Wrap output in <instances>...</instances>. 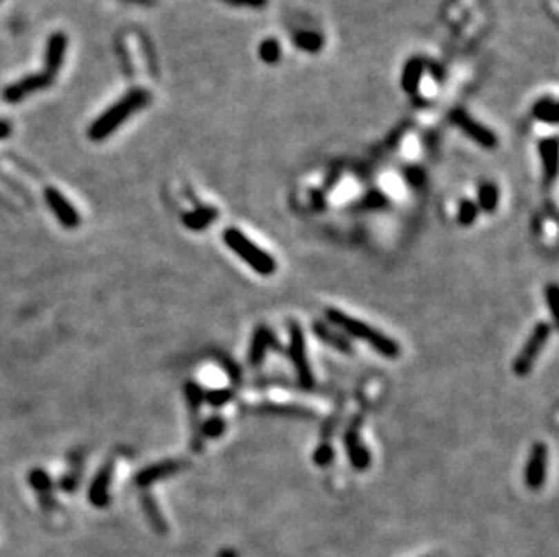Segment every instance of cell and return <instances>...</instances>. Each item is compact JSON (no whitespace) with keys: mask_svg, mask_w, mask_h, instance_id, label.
<instances>
[{"mask_svg":"<svg viewBox=\"0 0 559 557\" xmlns=\"http://www.w3.org/2000/svg\"><path fill=\"white\" fill-rule=\"evenodd\" d=\"M324 315L328 324H331L333 328H339L340 331H344L346 335L357 338L360 342L368 344L369 348L375 349L380 357L391 358V360L400 357V346L391 337L384 335L380 329L373 328L368 322L355 319V317L344 313L342 310H337V308H328Z\"/></svg>","mask_w":559,"mask_h":557,"instance_id":"1","label":"cell"},{"mask_svg":"<svg viewBox=\"0 0 559 557\" xmlns=\"http://www.w3.org/2000/svg\"><path fill=\"white\" fill-rule=\"evenodd\" d=\"M148 101H150V95L145 89H134V91H130L125 98L116 101L110 109H107L100 118L96 119L95 124L91 125V129H89V138L92 141H100V139L107 138L110 133H115L125 119L133 116L136 110L144 109Z\"/></svg>","mask_w":559,"mask_h":557,"instance_id":"2","label":"cell"},{"mask_svg":"<svg viewBox=\"0 0 559 557\" xmlns=\"http://www.w3.org/2000/svg\"><path fill=\"white\" fill-rule=\"evenodd\" d=\"M223 241H225L226 246L232 250V252L237 255V257L243 259L253 272L259 273L263 277H270L275 273L277 270V262L275 259L266 253L261 246H257L255 243H252L246 235H244L241 230L237 228H226L223 232Z\"/></svg>","mask_w":559,"mask_h":557,"instance_id":"3","label":"cell"},{"mask_svg":"<svg viewBox=\"0 0 559 557\" xmlns=\"http://www.w3.org/2000/svg\"><path fill=\"white\" fill-rule=\"evenodd\" d=\"M550 335H552V324H549V322H538L536 324L532 333L527 338V342L523 344L520 355L512 362V373L514 375L527 376L532 371L536 360L540 357L541 349L549 342Z\"/></svg>","mask_w":559,"mask_h":557,"instance_id":"4","label":"cell"},{"mask_svg":"<svg viewBox=\"0 0 559 557\" xmlns=\"http://www.w3.org/2000/svg\"><path fill=\"white\" fill-rule=\"evenodd\" d=\"M288 355L295 369L297 380L302 389H313L315 386V376L311 371L310 362H308L306 355V338H304V331H302L301 324L292 322L290 324V348H288Z\"/></svg>","mask_w":559,"mask_h":557,"instance_id":"5","label":"cell"},{"mask_svg":"<svg viewBox=\"0 0 559 557\" xmlns=\"http://www.w3.org/2000/svg\"><path fill=\"white\" fill-rule=\"evenodd\" d=\"M547 465H549V447H547V443L536 442L529 453V460L525 465L527 489L540 491L547 480Z\"/></svg>","mask_w":559,"mask_h":557,"instance_id":"6","label":"cell"},{"mask_svg":"<svg viewBox=\"0 0 559 557\" xmlns=\"http://www.w3.org/2000/svg\"><path fill=\"white\" fill-rule=\"evenodd\" d=\"M344 445L348 460L355 471H366L371 465V453L364 445L360 436V418H355L344 433Z\"/></svg>","mask_w":559,"mask_h":557,"instance_id":"7","label":"cell"},{"mask_svg":"<svg viewBox=\"0 0 559 557\" xmlns=\"http://www.w3.org/2000/svg\"><path fill=\"white\" fill-rule=\"evenodd\" d=\"M451 121H453L456 127H458L462 133L467 136V138H471L473 141H476L478 145H482V147H487V148H493L496 147V136H494L493 130H489L487 127H483V125H480L476 119H473L471 116L465 113V110L458 109L454 110L453 115H451Z\"/></svg>","mask_w":559,"mask_h":557,"instance_id":"8","label":"cell"},{"mask_svg":"<svg viewBox=\"0 0 559 557\" xmlns=\"http://www.w3.org/2000/svg\"><path fill=\"white\" fill-rule=\"evenodd\" d=\"M53 80L55 77H51V75L46 71H43L42 75H33V77L24 78V80L17 81V84L8 87L4 91V98L8 101H19L22 100V98H26L28 95H31V92L49 87Z\"/></svg>","mask_w":559,"mask_h":557,"instance_id":"9","label":"cell"},{"mask_svg":"<svg viewBox=\"0 0 559 557\" xmlns=\"http://www.w3.org/2000/svg\"><path fill=\"white\" fill-rule=\"evenodd\" d=\"M311 331L317 335L320 342H324L326 346L337 349L339 353H344V355H351L353 353V346L349 342V338H346L344 335L337 331L331 324L328 322H322V320H317L311 326Z\"/></svg>","mask_w":559,"mask_h":557,"instance_id":"10","label":"cell"},{"mask_svg":"<svg viewBox=\"0 0 559 557\" xmlns=\"http://www.w3.org/2000/svg\"><path fill=\"white\" fill-rule=\"evenodd\" d=\"M277 346L275 342V337L266 326H259L255 331H253L252 342H250V351H248V360L252 366H259L263 362L264 357H266L268 349Z\"/></svg>","mask_w":559,"mask_h":557,"instance_id":"11","label":"cell"},{"mask_svg":"<svg viewBox=\"0 0 559 557\" xmlns=\"http://www.w3.org/2000/svg\"><path fill=\"white\" fill-rule=\"evenodd\" d=\"M46 199H48L49 206L53 210L57 217L62 221L63 226L67 228H72L78 224V214L75 212V208L71 206V203H67V199L62 194L55 188H48L46 190Z\"/></svg>","mask_w":559,"mask_h":557,"instance_id":"12","label":"cell"},{"mask_svg":"<svg viewBox=\"0 0 559 557\" xmlns=\"http://www.w3.org/2000/svg\"><path fill=\"white\" fill-rule=\"evenodd\" d=\"M540 157L543 163V174L547 183H552L558 174V139L549 138L540 141Z\"/></svg>","mask_w":559,"mask_h":557,"instance_id":"13","label":"cell"},{"mask_svg":"<svg viewBox=\"0 0 559 557\" xmlns=\"http://www.w3.org/2000/svg\"><path fill=\"white\" fill-rule=\"evenodd\" d=\"M67 48V39L63 33H57L49 39L48 51H46V72L55 77V72L60 69Z\"/></svg>","mask_w":559,"mask_h":557,"instance_id":"14","label":"cell"},{"mask_svg":"<svg viewBox=\"0 0 559 557\" xmlns=\"http://www.w3.org/2000/svg\"><path fill=\"white\" fill-rule=\"evenodd\" d=\"M179 469H182V463L173 462V460H170V462L156 463V465L147 467L144 472H139L138 478H136V481H138V485L147 487V485H150V483H154V481L161 480V478L170 476V474L177 472Z\"/></svg>","mask_w":559,"mask_h":557,"instance_id":"15","label":"cell"},{"mask_svg":"<svg viewBox=\"0 0 559 557\" xmlns=\"http://www.w3.org/2000/svg\"><path fill=\"white\" fill-rule=\"evenodd\" d=\"M215 217H217V210L214 206H201V208H196L194 212H188V214L183 215V223H185L186 228L197 232V230H205Z\"/></svg>","mask_w":559,"mask_h":557,"instance_id":"16","label":"cell"},{"mask_svg":"<svg viewBox=\"0 0 559 557\" xmlns=\"http://www.w3.org/2000/svg\"><path fill=\"white\" fill-rule=\"evenodd\" d=\"M109 481H110V469L106 467L104 471L96 476L95 483L91 487V503L96 507H106L109 503Z\"/></svg>","mask_w":559,"mask_h":557,"instance_id":"17","label":"cell"},{"mask_svg":"<svg viewBox=\"0 0 559 557\" xmlns=\"http://www.w3.org/2000/svg\"><path fill=\"white\" fill-rule=\"evenodd\" d=\"M500 203V190L494 183H482L478 188V210H483L485 214H493Z\"/></svg>","mask_w":559,"mask_h":557,"instance_id":"18","label":"cell"},{"mask_svg":"<svg viewBox=\"0 0 559 557\" xmlns=\"http://www.w3.org/2000/svg\"><path fill=\"white\" fill-rule=\"evenodd\" d=\"M259 413H270V415L290 416V418H315V413L304 407H297V405H261L257 407Z\"/></svg>","mask_w":559,"mask_h":557,"instance_id":"19","label":"cell"},{"mask_svg":"<svg viewBox=\"0 0 559 557\" xmlns=\"http://www.w3.org/2000/svg\"><path fill=\"white\" fill-rule=\"evenodd\" d=\"M422 72H424V63L420 60H411L407 63L404 72H402V87L404 91L413 95V91H416V87L420 84Z\"/></svg>","mask_w":559,"mask_h":557,"instance_id":"20","label":"cell"},{"mask_svg":"<svg viewBox=\"0 0 559 557\" xmlns=\"http://www.w3.org/2000/svg\"><path fill=\"white\" fill-rule=\"evenodd\" d=\"M144 509H145V514H147L148 521H150V525H153V529L156 530L158 534H167L168 532L167 521H165V518H163L161 512H159V509H158V505H156L154 498H150V496H145Z\"/></svg>","mask_w":559,"mask_h":557,"instance_id":"21","label":"cell"},{"mask_svg":"<svg viewBox=\"0 0 559 557\" xmlns=\"http://www.w3.org/2000/svg\"><path fill=\"white\" fill-rule=\"evenodd\" d=\"M534 116L545 124H558L559 113H558V104L552 98H543L541 101H538L534 107Z\"/></svg>","mask_w":559,"mask_h":557,"instance_id":"22","label":"cell"},{"mask_svg":"<svg viewBox=\"0 0 559 557\" xmlns=\"http://www.w3.org/2000/svg\"><path fill=\"white\" fill-rule=\"evenodd\" d=\"M185 396H186V404L190 407L192 416H199V407L201 404L205 402V391L201 389L197 386L196 382H186L185 384Z\"/></svg>","mask_w":559,"mask_h":557,"instance_id":"23","label":"cell"},{"mask_svg":"<svg viewBox=\"0 0 559 557\" xmlns=\"http://www.w3.org/2000/svg\"><path fill=\"white\" fill-rule=\"evenodd\" d=\"M295 43L302 49V51L317 52L320 51L324 40H322V37H320L319 33H313V31H301V33L295 35Z\"/></svg>","mask_w":559,"mask_h":557,"instance_id":"24","label":"cell"},{"mask_svg":"<svg viewBox=\"0 0 559 557\" xmlns=\"http://www.w3.org/2000/svg\"><path fill=\"white\" fill-rule=\"evenodd\" d=\"M226 431V422L225 418H221L219 415L212 416V418H208L205 422V424L201 425V436H205V438H219V436H223Z\"/></svg>","mask_w":559,"mask_h":557,"instance_id":"25","label":"cell"},{"mask_svg":"<svg viewBox=\"0 0 559 557\" xmlns=\"http://www.w3.org/2000/svg\"><path fill=\"white\" fill-rule=\"evenodd\" d=\"M259 57L266 63H277L281 60V46L275 39H266L259 46Z\"/></svg>","mask_w":559,"mask_h":557,"instance_id":"26","label":"cell"},{"mask_svg":"<svg viewBox=\"0 0 559 557\" xmlns=\"http://www.w3.org/2000/svg\"><path fill=\"white\" fill-rule=\"evenodd\" d=\"M478 205L473 199H464L458 206V215H456L458 223L462 226H471L476 221V217H478Z\"/></svg>","mask_w":559,"mask_h":557,"instance_id":"27","label":"cell"},{"mask_svg":"<svg viewBox=\"0 0 559 557\" xmlns=\"http://www.w3.org/2000/svg\"><path fill=\"white\" fill-rule=\"evenodd\" d=\"M232 398H234V391L232 389H214L205 393V402H208L212 407H223Z\"/></svg>","mask_w":559,"mask_h":557,"instance_id":"28","label":"cell"},{"mask_svg":"<svg viewBox=\"0 0 559 557\" xmlns=\"http://www.w3.org/2000/svg\"><path fill=\"white\" fill-rule=\"evenodd\" d=\"M335 458V453H333V447H331L330 442H322L319 445V447L315 449V453H313V463L319 467H326L330 465L331 462H333Z\"/></svg>","mask_w":559,"mask_h":557,"instance_id":"29","label":"cell"},{"mask_svg":"<svg viewBox=\"0 0 559 557\" xmlns=\"http://www.w3.org/2000/svg\"><path fill=\"white\" fill-rule=\"evenodd\" d=\"M545 299H547V304H549V310L550 313H552V317H554V322L558 320V306H556V299H558V286L556 284H549L547 286L545 290Z\"/></svg>","mask_w":559,"mask_h":557,"instance_id":"30","label":"cell"},{"mask_svg":"<svg viewBox=\"0 0 559 557\" xmlns=\"http://www.w3.org/2000/svg\"><path fill=\"white\" fill-rule=\"evenodd\" d=\"M226 4L234 6V8H250V10H261L266 6L268 0H223Z\"/></svg>","mask_w":559,"mask_h":557,"instance_id":"31","label":"cell"},{"mask_svg":"<svg viewBox=\"0 0 559 557\" xmlns=\"http://www.w3.org/2000/svg\"><path fill=\"white\" fill-rule=\"evenodd\" d=\"M31 481H33L35 489H39V491H43V489L49 487V480L43 472H35L33 476H31Z\"/></svg>","mask_w":559,"mask_h":557,"instance_id":"32","label":"cell"},{"mask_svg":"<svg viewBox=\"0 0 559 557\" xmlns=\"http://www.w3.org/2000/svg\"><path fill=\"white\" fill-rule=\"evenodd\" d=\"M407 177H409V183H411L413 186H418L422 185V182H424V174H422L420 170H411L409 174H407Z\"/></svg>","mask_w":559,"mask_h":557,"instance_id":"33","label":"cell"},{"mask_svg":"<svg viewBox=\"0 0 559 557\" xmlns=\"http://www.w3.org/2000/svg\"><path fill=\"white\" fill-rule=\"evenodd\" d=\"M11 133V125L8 124V121H4V119H0V139L6 138L8 134Z\"/></svg>","mask_w":559,"mask_h":557,"instance_id":"34","label":"cell"},{"mask_svg":"<svg viewBox=\"0 0 559 557\" xmlns=\"http://www.w3.org/2000/svg\"><path fill=\"white\" fill-rule=\"evenodd\" d=\"M217 557H237V556H235L234 550H223Z\"/></svg>","mask_w":559,"mask_h":557,"instance_id":"35","label":"cell"}]
</instances>
